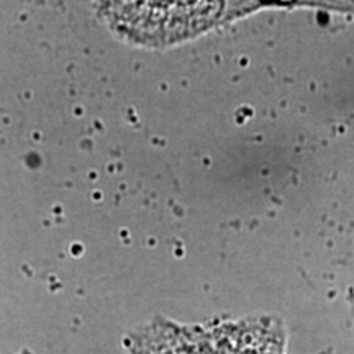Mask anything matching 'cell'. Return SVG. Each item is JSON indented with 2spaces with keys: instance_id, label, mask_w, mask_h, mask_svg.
<instances>
[{
  "instance_id": "obj_1",
  "label": "cell",
  "mask_w": 354,
  "mask_h": 354,
  "mask_svg": "<svg viewBox=\"0 0 354 354\" xmlns=\"http://www.w3.org/2000/svg\"><path fill=\"white\" fill-rule=\"evenodd\" d=\"M268 2H277V3H289V2H294V0H268Z\"/></svg>"
}]
</instances>
